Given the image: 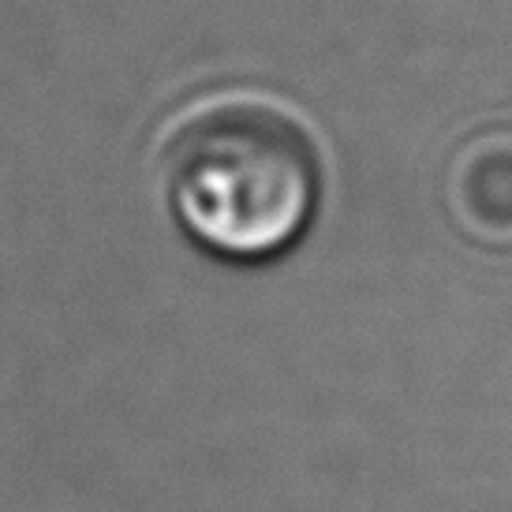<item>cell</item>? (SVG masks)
I'll return each instance as SVG.
<instances>
[{
  "label": "cell",
  "instance_id": "cell-1",
  "mask_svg": "<svg viewBox=\"0 0 512 512\" xmlns=\"http://www.w3.org/2000/svg\"><path fill=\"white\" fill-rule=\"evenodd\" d=\"M161 180L191 243L225 262H266L303 240L322 172L307 131L258 101H221L172 131Z\"/></svg>",
  "mask_w": 512,
  "mask_h": 512
}]
</instances>
